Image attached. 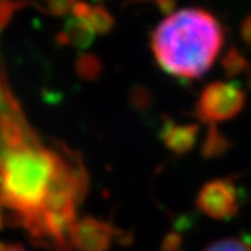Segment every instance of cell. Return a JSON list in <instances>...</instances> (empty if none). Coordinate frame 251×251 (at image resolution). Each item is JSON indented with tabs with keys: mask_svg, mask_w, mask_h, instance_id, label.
Listing matches in <instances>:
<instances>
[{
	"mask_svg": "<svg viewBox=\"0 0 251 251\" xmlns=\"http://www.w3.org/2000/svg\"><path fill=\"white\" fill-rule=\"evenodd\" d=\"M96 35H107L115 26L114 15L101 5H96L89 8V12L83 22Z\"/></svg>",
	"mask_w": 251,
	"mask_h": 251,
	"instance_id": "ba28073f",
	"label": "cell"
},
{
	"mask_svg": "<svg viewBox=\"0 0 251 251\" xmlns=\"http://www.w3.org/2000/svg\"><path fill=\"white\" fill-rule=\"evenodd\" d=\"M29 2L26 0H0V30H3L17 11L23 6H27Z\"/></svg>",
	"mask_w": 251,
	"mask_h": 251,
	"instance_id": "7c38bea8",
	"label": "cell"
},
{
	"mask_svg": "<svg viewBox=\"0 0 251 251\" xmlns=\"http://www.w3.org/2000/svg\"><path fill=\"white\" fill-rule=\"evenodd\" d=\"M157 8L160 12H164L165 15H170L173 12H176V5L177 2L176 0H154Z\"/></svg>",
	"mask_w": 251,
	"mask_h": 251,
	"instance_id": "2e32d148",
	"label": "cell"
},
{
	"mask_svg": "<svg viewBox=\"0 0 251 251\" xmlns=\"http://www.w3.org/2000/svg\"><path fill=\"white\" fill-rule=\"evenodd\" d=\"M209 135L206 138V142H204V151L207 156H213L217 153H221L224 150V144L226 141L223 138V135L217 130L215 126H209Z\"/></svg>",
	"mask_w": 251,
	"mask_h": 251,
	"instance_id": "5bb4252c",
	"label": "cell"
},
{
	"mask_svg": "<svg viewBox=\"0 0 251 251\" xmlns=\"http://www.w3.org/2000/svg\"><path fill=\"white\" fill-rule=\"evenodd\" d=\"M245 104V93L235 82H212L203 88L195 106V115L215 126L235 118Z\"/></svg>",
	"mask_w": 251,
	"mask_h": 251,
	"instance_id": "3957f363",
	"label": "cell"
},
{
	"mask_svg": "<svg viewBox=\"0 0 251 251\" xmlns=\"http://www.w3.org/2000/svg\"><path fill=\"white\" fill-rule=\"evenodd\" d=\"M3 223H5V218H3V213H2V206H0V228H2Z\"/></svg>",
	"mask_w": 251,
	"mask_h": 251,
	"instance_id": "ac0fdd59",
	"label": "cell"
},
{
	"mask_svg": "<svg viewBox=\"0 0 251 251\" xmlns=\"http://www.w3.org/2000/svg\"><path fill=\"white\" fill-rule=\"evenodd\" d=\"M197 206L200 212L215 220L235 217L239 209L236 186L227 178L212 180L200 189L197 197Z\"/></svg>",
	"mask_w": 251,
	"mask_h": 251,
	"instance_id": "5b68a950",
	"label": "cell"
},
{
	"mask_svg": "<svg viewBox=\"0 0 251 251\" xmlns=\"http://www.w3.org/2000/svg\"><path fill=\"white\" fill-rule=\"evenodd\" d=\"M76 2L77 0H46L44 11L56 19H65L71 14V9Z\"/></svg>",
	"mask_w": 251,
	"mask_h": 251,
	"instance_id": "4fadbf2b",
	"label": "cell"
},
{
	"mask_svg": "<svg viewBox=\"0 0 251 251\" xmlns=\"http://www.w3.org/2000/svg\"><path fill=\"white\" fill-rule=\"evenodd\" d=\"M114 236L112 226L96 218H79L70 228L62 251H107Z\"/></svg>",
	"mask_w": 251,
	"mask_h": 251,
	"instance_id": "277c9868",
	"label": "cell"
},
{
	"mask_svg": "<svg viewBox=\"0 0 251 251\" xmlns=\"http://www.w3.org/2000/svg\"><path fill=\"white\" fill-rule=\"evenodd\" d=\"M0 251H27L22 245H15V244H8L0 241Z\"/></svg>",
	"mask_w": 251,
	"mask_h": 251,
	"instance_id": "e0dca14e",
	"label": "cell"
},
{
	"mask_svg": "<svg viewBox=\"0 0 251 251\" xmlns=\"http://www.w3.org/2000/svg\"><path fill=\"white\" fill-rule=\"evenodd\" d=\"M75 67L77 76L83 80H96L101 75V61L93 53L79 55L75 62Z\"/></svg>",
	"mask_w": 251,
	"mask_h": 251,
	"instance_id": "9c48e42d",
	"label": "cell"
},
{
	"mask_svg": "<svg viewBox=\"0 0 251 251\" xmlns=\"http://www.w3.org/2000/svg\"><path fill=\"white\" fill-rule=\"evenodd\" d=\"M204 251H251V242L239 238H226L212 242Z\"/></svg>",
	"mask_w": 251,
	"mask_h": 251,
	"instance_id": "8fae6325",
	"label": "cell"
},
{
	"mask_svg": "<svg viewBox=\"0 0 251 251\" xmlns=\"http://www.w3.org/2000/svg\"><path fill=\"white\" fill-rule=\"evenodd\" d=\"M221 64H223V68H224L226 75L228 77H236L238 75L245 73V71L248 70V67H250L248 61L244 58V55L236 47H230L226 51Z\"/></svg>",
	"mask_w": 251,
	"mask_h": 251,
	"instance_id": "30bf717a",
	"label": "cell"
},
{
	"mask_svg": "<svg viewBox=\"0 0 251 251\" xmlns=\"http://www.w3.org/2000/svg\"><path fill=\"white\" fill-rule=\"evenodd\" d=\"M199 124H178L167 121L162 127L164 144L174 153H188L197 142Z\"/></svg>",
	"mask_w": 251,
	"mask_h": 251,
	"instance_id": "8992f818",
	"label": "cell"
},
{
	"mask_svg": "<svg viewBox=\"0 0 251 251\" xmlns=\"http://www.w3.org/2000/svg\"><path fill=\"white\" fill-rule=\"evenodd\" d=\"M239 33H241V38L244 40V43L251 46V14L247 15L244 19V22L241 23Z\"/></svg>",
	"mask_w": 251,
	"mask_h": 251,
	"instance_id": "9a60e30c",
	"label": "cell"
},
{
	"mask_svg": "<svg viewBox=\"0 0 251 251\" xmlns=\"http://www.w3.org/2000/svg\"><path fill=\"white\" fill-rule=\"evenodd\" d=\"M223 46V25L201 8H185L167 15L150 35V49L157 65L167 75L185 80L204 76Z\"/></svg>",
	"mask_w": 251,
	"mask_h": 251,
	"instance_id": "7a4b0ae2",
	"label": "cell"
},
{
	"mask_svg": "<svg viewBox=\"0 0 251 251\" xmlns=\"http://www.w3.org/2000/svg\"><path fill=\"white\" fill-rule=\"evenodd\" d=\"M96 33L82 22L76 20L75 17H65L64 26L56 35V43L62 47H75V49H88L93 44Z\"/></svg>",
	"mask_w": 251,
	"mask_h": 251,
	"instance_id": "52a82bcc",
	"label": "cell"
},
{
	"mask_svg": "<svg viewBox=\"0 0 251 251\" xmlns=\"http://www.w3.org/2000/svg\"><path fill=\"white\" fill-rule=\"evenodd\" d=\"M88 174L77 153L50 144L27 121L0 71V206L29 238L62 251L79 220Z\"/></svg>",
	"mask_w": 251,
	"mask_h": 251,
	"instance_id": "6da1fadb",
	"label": "cell"
}]
</instances>
